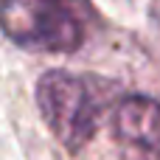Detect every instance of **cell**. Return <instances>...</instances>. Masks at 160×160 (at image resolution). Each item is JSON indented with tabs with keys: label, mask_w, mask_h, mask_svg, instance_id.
<instances>
[{
	"label": "cell",
	"mask_w": 160,
	"mask_h": 160,
	"mask_svg": "<svg viewBox=\"0 0 160 160\" xmlns=\"http://www.w3.org/2000/svg\"><path fill=\"white\" fill-rule=\"evenodd\" d=\"M115 138L127 160H160V101L127 96L115 110Z\"/></svg>",
	"instance_id": "3957f363"
},
{
	"label": "cell",
	"mask_w": 160,
	"mask_h": 160,
	"mask_svg": "<svg viewBox=\"0 0 160 160\" xmlns=\"http://www.w3.org/2000/svg\"><path fill=\"white\" fill-rule=\"evenodd\" d=\"M0 31L34 53H73L84 42L70 0H0Z\"/></svg>",
	"instance_id": "7a4b0ae2"
},
{
	"label": "cell",
	"mask_w": 160,
	"mask_h": 160,
	"mask_svg": "<svg viewBox=\"0 0 160 160\" xmlns=\"http://www.w3.org/2000/svg\"><path fill=\"white\" fill-rule=\"evenodd\" d=\"M110 84L98 76L48 70L37 82V107L51 135L68 149H84L101 127L110 104Z\"/></svg>",
	"instance_id": "6da1fadb"
}]
</instances>
